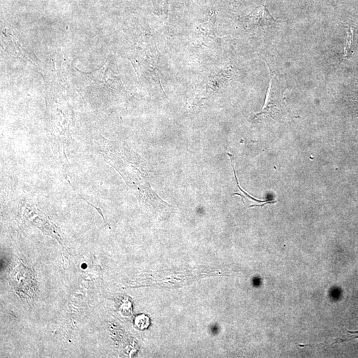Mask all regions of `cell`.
I'll list each match as a JSON object with an SVG mask.
<instances>
[{
  "label": "cell",
  "instance_id": "6da1fadb",
  "mask_svg": "<svg viewBox=\"0 0 358 358\" xmlns=\"http://www.w3.org/2000/svg\"><path fill=\"white\" fill-rule=\"evenodd\" d=\"M270 83L267 97L262 110L255 114V119H263L265 118H275L277 116L285 115L288 112L285 102L284 101L283 93L285 87H283L275 74L269 69Z\"/></svg>",
  "mask_w": 358,
  "mask_h": 358
},
{
  "label": "cell",
  "instance_id": "7a4b0ae2",
  "mask_svg": "<svg viewBox=\"0 0 358 358\" xmlns=\"http://www.w3.org/2000/svg\"><path fill=\"white\" fill-rule=\"evenodd\" d=\"M247 26L254 28V27H261L270 26L276 23V20L268 11L265 5L257 8L254 12L246 18Z\"/></svg>",
  "mask_w": 358,
  "mask_h": 358
},
{
  "label": "cell",
  "instance_id": "3957f363",
  "mask_svg": "<svg viewBox=\"0 0 358 358\" xmlns=\"http://www.w3.org/2000/svg\"><path fill=\"white\" fill-rule=\"evenodd\" d=\"M228 154L230 157L231 162H232V166L233 167V170H234L235 178H236L237 187H238L239 191V192H238V193H234V195H238L240 196V197H241V199H242L243 202L244 201V200L247 199L250 200V201L254 202V203H253V205L251 206V207H262V206L266 205V204L276 203V202H277L275 201V200H257L256 199V198H255L254 197H253V196H251V195H249V194H247V192L244 191V190L241 189L240 186H239L238 178H237L236 173V171H235L234 165H233L232 155H231L230 153H228Z\"/></svg>",
  "mask_w": 358,
  "mask_h": 358
},
{
  "label": "cell",
  "instance_id": "277c9868",
  "mask_svg": "<svg viewBox=\"0 0 358 358\" xmlns=\"http://www.w3.org/2000/svg\"><path fill=\"white\" fill-rule=\"evenodd\" d=\"M357 34L354 28L349 27L347 30L344 47V59L347 58L353 52L356 46Z\"/></svg>",
  "mask_w": 358,
  "mask_h": 358
},
{
  "label": "cell",
  "instance_id": "5b68a950",
  "mask_svg": "<svg viewBox=\"0 0 358 358\" xmlns=\"http://www.w3.org/2000/svg\"><path fill=\"white\" fill-rule=\"evenodd\" d=\"M348 333L350 334H349V336L344 339L343 341L348 340V339L358 338V331H355V332H348Z\"/></svg>",
  "mask_w": 358,
  "mask_h": 358
}]
</instances>
